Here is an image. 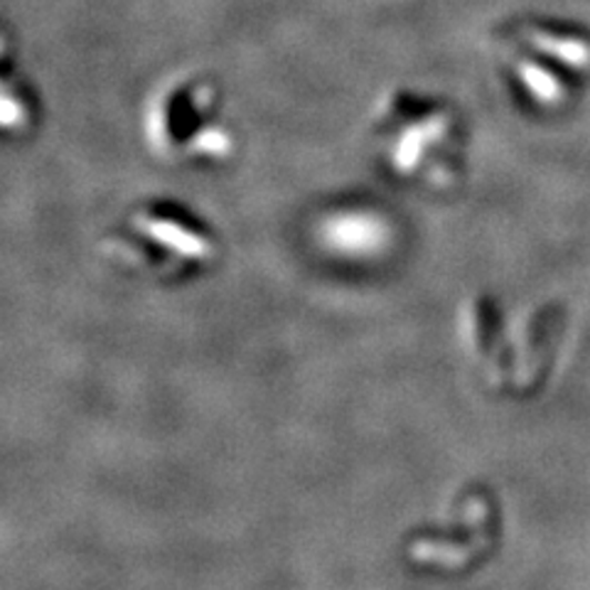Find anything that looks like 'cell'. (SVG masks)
<instances>
[{
	"instance_id": "cell-1",
	"label": "cell",
	"mask_w": 590,
	"mask_h": 590,
	"mask_svg": "<svg viewBox=\"0 0 590 590\" xmlns=\"http://www.w3.org/2000/svg\"><path fill=\"white\" fill-rule=\"evenodd\" d=\"M101 252L113 264L153 281H183L204 274L220 261V236L183 204L143 202L116 224Z\"/></svg>"
},
{
	"instance_id": "cell-2",
	"label": "cell",
	"mask_w": 590,
	"mask_h": 590,
	"mask_svg": "<svg viewBox=\"0 0 590 590\" xmlns=\"http://www.w3.org/2000/svg\"><path fill=\"white\" fill-rule=\"evenodd\" d=\"M497 507L482 487H465L442 512L404 541V559L416 571H470L490 556L499 531Z\"/></svg>"
},
{
	"instance_id": "cell-3",
	"label": "cell",
	"mask_w": 590,
	"mask_h": 590,
	"mask_svg": "<svg viewBox=\"0 0 590 590\" xmlns=\"http://www.w3.org/2000/svg\"><path fill=\"white\" fill-rule=\"evenodd\" d=\"M382 163L401 183L446 190L456 180V131L442 109H426L382 129Z\"/></svg>"
},
{
	"instance_id": "cell-4",
	"label": "cell",
	"mask_w": 590,
	"mask_h": 590,
	"mask_svg": "<svg viewBox=\"0 0 590 590\" xmlns=\"http://www.w3.org/2000/svg\"><path fill=\"white\" fill-rule=\"evenodd\" d=\"M313 242L343 266L365 268L389 261L399 244V226L387 210L372 202H339L317 214Z\"/></svg>"
},
{
	"instance_id": "cell-5",
	"label": "cell",
	"mask_w": 590,
	"mask_h": 590,
	"mask_svg": "<svg viewBox=\"0 0 590 590\" xmlns=\"http://www.w3.org/2000/svg\"><path fill=\"white\" fill-rule=\"evenodd\" d=\"M202 94V87L197 96H187V87H177L167 99H157L148 131L157 155L170 161L217 163L232 153L234 141L220 123L207 119L212 101Z\"/></svg>"
},
{
	"instance_id": "cell-6",
	"label": "cell",
	"mask_w": 590,
	"mask_h": 590,
	"mask_svg": "<svg viewBox=\"0 0 590 590\" xmlns=\"http://www.w3.org/2000/svg\"><path fill=\"white\" fill-rule=\"evenodd\" d=\"M529 42L543 54L573 67V70H588L590 67V44L581 38L556 35V32H529Z\"/></svg>"
},
{
	"instance_id": "cell-7",
	"label": "cell",
	"mask_w": 590,
	"mask_h": 590,
	"mask_svg": "<svg viewBox=\"0 0 590 590\" xmlns=\"http://www.w3.org/2000/svg\"><path fill=\"white\" fill-rule=\"evenodd\" d=\"M519 79L527 87V92L535 96L541 106H559L566 92L563 84L551 72L535 62H521L519 64Z\"/></svg>"
}]
</instances>
